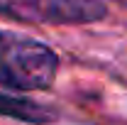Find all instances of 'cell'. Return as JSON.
I'll use <instances>...</instances> for the list:
<instances>
[{"instance_id": "cell-2", "label": "cell", "mask_w": 127, "mask_h": 125, "mask_svg": "<svg viewBox=\"0 0 127 125\" xmlns=\"http://www.w3.org/2000/svg\"><path fill=\"white\" fill-rule=\"evenodd\" d=\"M7 7H12L17 17L59 25L95 22L108 12L103 0H7Z\"/></svg>"}, {"instance_id": "cell-3", "label": "cell", "mask_w": 127, "mask_h": 125, "mask_svg": "<svg viewBox=\"0 0 127 125\" xmlns=\"http://www.w3.org/2000/svg\"><path fill=\"white\" fill-rule=\"evenodd\" d=\"M0 115H7V118H17V120H49V113L39 108L37 103L30 101H22V98H12V96L0 93Z\"/></svg>"}, {"instance_id": "cell-1", "label": "cell", "mask_w": 127, "mask_h": 125, "mask_svg": "<svg viewBox=\"0 0 127 125\" xmlns=\"http://www.w3.org/2000/svg\"><path fill=\"white\" fill-rule=\"evenodd\" d=\"M56 76V54L30 37L0 32V86L47 88Z\"/></svg>"}]
</instances>
